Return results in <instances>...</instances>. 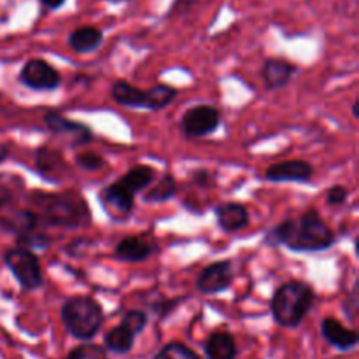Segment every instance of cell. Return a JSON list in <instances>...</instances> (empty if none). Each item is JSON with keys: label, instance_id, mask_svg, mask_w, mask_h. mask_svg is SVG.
Segmentation results:
<instances>
[{"label": "cell", "instance_id": "1", "mask_svg": "<svg viewBox=\"0 0 359 359\" xmlns=\"http://www.w3.org/2000/svg\"><path fill=\"white\" fill-rule=\"evenodd\" d=\"M337 235L316 209L290 217L266 231L263 244L270 248H287L293 252H321L332 248Z\"/></svg>", "mask_w": 359, "mask_h": 359}, {"label": "cell", "instance_id": "2", "mask_svg": "<svg viewBox=\"0 0 359 359\" xmlns=\"http://www.w3.org/2000/svg\"><path fill=\"white\" fill-rule=\"evenodd\" d=\"M28 202L34 205L39 223L76 230L91 223V214L81 193H32Z\"/></svg>", "mask_w": 359, "mask_h": 359}, {"label": "cell", "instance_id": "3", "mask_svg": "<svg viewBox=\"0 0 359 359\" xmlns=\"http://www.w3.org/2000/svg\"><path fill=\"white\" fill-rule=\"evenodd\" d=\"M314 302L316 293L311 284L293 279L277 287L270 300V312L273 321L283 328H298Z\"/></svg>", "mask_w": 359, "mask_h": 359}, {"label": "cell", "instance_id": "4", "mask_svg": "<svg viewBox=\"0 0 359 359\" xmlns=\"http://www.w3.org/2000/svg\"><path fill=\"white\" fill-rule=\"evenodd\" d=\"M60 318L70 337L88 342L104 325V309L91 297H70L63 302Z\"/></svg>", "mask_w": 359, "mask_h": 359}, {"label": "cell", "instance_id": "5", "mask_svg": "<svg viewBox=\"0 0 359 359\" xmlns=\"http://www.w3.org/2000/svg\"><path fill=\"white\" fill-rule=\"evenodd\" d=\"M4 263L23 291H35L42 286L41 262L35 252L16 245L4 252Z\"/></svg>", "mask_w": 359, "mask_h": 359}, {"label": "cell", "instance_id": "6", "mask_svg": "<svg viewBox=\"0 0 359 359\" xmlns=\"http://www.w3.org/2000/svg\"><path fill=\"white\" fill-rule=\"evenodd\" d=\"M181 132L188 139H202L210 135L221 126V111L214 105H195L189 107L181 118Z\"/></svg>", "mask_w": 359, "mask_h": 359}, {"label": "cell", "instance_id": "7", "mask_svg": "<svg viewBox=\"0 0 359 359\" xmlns=\"http://www.w3.org/2000/svg\"><path fill=\"white\" fill-rule=\"evenodd\" d=\"M18 81L30 90L53 91L62 84V76L51 63L42 58H34L21 67Z\"/></svg>", "mask_w": 359, "mask_h": 359}, {"label": "cell", "instance_id": "8", "mask_svg": "<svg viewBox=\"0 0 359 359\" xmlns=\"http://www.w3.org/2000/svg\"><path fill=\"white\" fill-rule=\"evenodd\" d=\"M44 125L53 135L69 137L70 146H84L93 140V130L81 121L65 118L58 111H48L44 114Z\"/></svg>", "mask_w": 359, "mask_h": 359}, {"label": "cell", "instance_id": "9", "mask_svg": "<svg viewBox=\"0 0 359 359\" xmlns=\"http://www.w3.org/2000/svg\"><path fill=\"white\" fill-rule=\"evenodd\" d=\"M233 277L235 272L230 259L210 263L200 272L198 279H196V290L207 297H214V294L230 290L231 284H233Z\"/></svg>", "mask_w": 359, "mask_h": 359}, {"label": "cell", "instance_id": "10", "mask_svg": "<svg viewBox=\"0 0 359 359\" xmlns=\"http://www.w3.org/2000/svg\"><path fill=\"white\" fill-rule=\"evenodd\" d=\"M98 200H100L104 210L112 219H123V217L130 216L133 205H135L132 193L126 188H123L119 182L102 188L100 193H98Z\"/></svg>", "mask_w": 359, "mask_h": 359}, {"label": "cell", "instance_id": "11", "mask_svg": "<svg viewBox=\"0 0 359 359\" xmlns=\"http://www.w3.org/2000/svg\"><path fill=\"white\" fill-rule=\"evenodd\" d=\"M314 168L305 160H286L266 168L265 177L272 182H311Z\"/></svg>", "mask_w": 359, "mask_h": 359}, {"label": "cell", "instance_id": "12", "mask_svg": "<svg viewBox=\"0 0 359 359\" xmlns=\"http://www.w3.org/2000/svg\"><path fill=\"white\" fill-rule=\"evenodd\" d=\"M158 245L151 238L140 235H130L121 238L114 248V258L123 263H140L156 252Z\"/></svg>", "mask_w": 359, "mask_h": 359}, {"label": "cell", "instance_id": "13", "mask_svg": "<svg viewBox=\"0 0 359 359\" xmlns=\"http://www.w3.org/2000/svg\"><path fill=\"white\" fill-rule=\"evenodd\" d=\"M39 224L41 223H39L37 214L30 209H18L11 205L0 212V228L16 237L35 231Z\"/></svg>", "mask_w": 359, "mask_h": 359}, {"label": "cell", "instance_id": "14", "mask_svg": "<svg viewBox=\"0 0 359 359\" xmlns=\"http://www.w3.org/2000/svg\"><path fill=\"white\" fill-rule=\"evenodd\" d=\"M321 335L330 346H333L335 349L347 353V351H353L354 347L359 344V335L356 330L347 328L344 326L339 319L335 318H325L321 321Z\"/></svg>", "mask_w": 359, "mask_h": 359}, {"label": "cell", "instance_id": "15", "mask_svg": "<svg viewBox=\"0 0 359 359\" xmlns=\"http://www.w3.org/2000/svg\"><path fill=\"white\" fill-rule=\"evenodd\" d=\"M216 214L217 226L224 231V233H237V231L244 230L249 224V210L244 203L238 202H223L214 209Z\"/></svg>", "mask_w": 359, "mask_h": 359}, {"label": "cell", "instance_id": "16", "mask_svg": "<svg viewBox=\"0 0 359 359\" xmlns=\"http://www.w3.org/2000/svg\"><path fill=\"white\" fill-rule=\"evenodd\" d=\"M35 172L48 182H62L67 172V161L58 151L42 146L35 151Z\"/></svg>", "mask_w": 359, "mask_h": 359}, {"label": "cell", "instance_id": "17", "mask_svg": "<svg viewBox=\"0 0 359 359\" xmlns=\"http://www.w3.org/2000/svg\"><path fill=\"white\" fill-rule=\"evenodd\" d=\"M297 74V65L284 58H269L262 65L263 83L269 90H279L290 84Z\"/></svg>", "mask_w": 359, "mask_h": 359}, {"label": "cell", "instance_id": "18", "mask_svg": "<svg viewBox=\"0 0 359 359\" xmlns=\"http://www.w3.org/2000/svg\"><path fill=\"white\" fill-rule=\"evenodd\" d=\"M67 42H69L70 49H74L79 55H88V53H93L100 48L102 42H104V32L93 25H84V27L70 32Z\"/></svg>", "mask_w": 359, "mask_h": 359}, {"label": "cell", "instance_id": "19", "mask_svg": "<svg viewBox=\"0 0 359 359\" xmlns=\"http://www.w3.org/2000/svg\"><path fill=\"white\" fill-rule=\"evenodd\" d=\"M207 359H237L238 349L233 335L228 332H214L203 344Z\"/></svg>", "mask_w": 359, "mask_h": 359}, {"label": "cell", "instance_id": "20", "mask_svg": "<svg viewBox=\"0 0 359 359\" xmlns=\"http://www.w3.org/2000/svg\"><path fill=\"white\" fill-rule=\"evenodd\" d=\"M154 179H156V170H154L153 167H147V165H135V167L130 168L118 182L123 188L128 189L132 195H135V193L146 191V189L153 184Z\"/></svg>", "mask_w": 359, "mask_h": 359}, {"label": "cell", "instance_id": "21", "mask_svg": "<svg viewBox=\"0 0 359 359\" xmlns=\"http://www.w3.org/2000/svg\"><path fill=\"white\" fill-rule=\"evenodd\" d=\"M177 88L168 86V84H156V86L149 88V90H144L142 109L153 112L163 111L177 98Z\"/></svg>", "mask_w": 359, "mask_h": 359}, {"label": "cell", "instance_id": "22", "mask_svg": "<svg viewBox=\"0 0 359 359\" xmlns=\"http://www.w3.org/2000/svg\"><path fill=\"white\" fill-rule=\"evenodd\" d=\"M111 97L112 100H114L118 105H121V107L142 109L144 90L133 86V84H130L128 81L125 79H119L112 84Z\"/></svg>", "mask_w": 359, "mask_h": 359}, {"label": "cell", "instance_id": "23", "mask_svg": "<svg viewBox=\"0 0 359 359\" xmlns=\"http://www.w3.org/2000/svg\"><path fill=\"white\" fill-rule=\"evenodd\" d=\"M133 344H135V337L121 325L114 326L104 335V347L109 353L128 354L133 349Z\"/></svg>", "mask_w": 359, "mask_h": 359}, {"label": "cell", "instance_id": "24", "mask_svg": "<svg viewBox=\"0 0 359 359\" xmlns=\"http://www.w3.org/2000/svg\"><path fill=\"white\" fill-rule=\"evenodd\" d=\"M175 191H177V182L170 174H165L160 181L151 184L149 188L144 191V202L146 203H163L167 200L174 198Z\"/></svg>", "mask_w": 359, "mask_h": 359}, {"label": "cell", "instance_id": "25", "mask_svg": "<svg viewBox=\"0 0 359 359\" xmlns=\"http://www.w3.org/2000/svg\"><path fill=\"white\" fill-rule=\"evenodd\" d=\"M25 189V181L20 175L7 174L2 172L0 174V212L7 207H11L14 203V200L18 198V195H21Z\"/></svg>", "mask_w": 359, "mask_h": 359}, {"label": "cell", "instance_id": "26", "mask_svg": "<svg viewBox=\"0 0 359 359\" xmlns=\"http://www.w3.org/2000/svg\"><path fill=\"white\" fill-rule=\"evenodd\" d=\"M153 359H202L191 347L182 342H168L154 354Z\"/></svg>", "mask_w": 359, "mask_h": 359}, {"label": "cell", "instance_id": "27", "mask_svg": "<svg viewBox=\"0 0 359 359\" xmlns=\"http://www.w3.org/2000/svg\"><path fill=\"white\" fill-rule=\"evenodd\" d=\"M65 359H109V354L104 346L84 342L74 347V349H70V353L67 354Z\"/></svg>", "mask_w": 359, "mask_h": 359}, {"label": "cell", "instance_id": "28", "mask_svg": "<svg viewBox=\"0 0 359 359\" xmlns=\"http://www.w3.org/2000/svg\"><path fill=\"white\" fill-rule=\"evenodd\" d=\"M121 326H125L133 337H137L139 333H142L147 326V314L140 309H132V311L123 312L121 318Z\"/></svg>", "mask_w": 359, "mask_h": 359}, {"label": "cell", "instance_id": "29", "mask_svg": "<svg viewBox=\"0 0 359 359\" xmlns=\"http://www.w3.org/2000/svg\"><path fill=\"white\" fill-rule=\"evenodd\" d=\"M16 244L20 245V248H25L28 249V251H42V249H48L49 245H51V237L46 233H42V231H30V233L27 235H20V237H16Z\"/></svg>", "mask_w": 359, "mask_h": 359}, {"label": "cell", "instance_id": "30", "mask_svg": "<svg viewBox=\"0 0 359 359\" xmlns=\"http://www.w3.org/2000/svg\"><path fill=\"white\" fill-rule=\"evenodd\" d=\"M76 165L86 172H95V170H100V168L105 167V160H104V156H100L98 153L86 151V153L76 154Z\"/></svg>", "mask_w": 359, "mask_h": 359}, {"label": "cell", "instance_id": "31", "mask_svg": "<svg viewBox=\"0 0 359 359\" xmlns=\"http://www.w3.org/2000/svg\"><path fill=\"white\" fill-rule=\"evenodd\" d=\"M359 283L353 284V290L347 293L346 297V302H344V314L347 316V319L349 321H354L356 319V314H358V309H359Z\"/></svg>", "mask_w": 359, "mask_h": 359}, {"label": "cell", "instance_id": "32", "mask_svg": "<svg viewBox=\"0 0 359 359\" xmlns=\"http://www.w3.org/2000/svg\"><path fill=\"white\" fill-rule=\"evenodd\" d=\"M347 198H349V189L344 188V186L340 184L332 186V188L326 191V202H328V205L332 207L344 205V203L347 202Z\"/></svg>", "mask_w": 359, "mask_h": 359}, {"label": "cell", "instance_id": "33", "mask_svg": "<svg viewBox=\"0 0 359 359\" xmlns=\"http://www.w3.org/2000/svg\"><path fill=\"white\" fill-rule=\"evenodd\" d=\"M184 300H186V297H182V298H170V300H167V298H165V300H160V302H156V304L151 305V309H153V311L156 312L158 318L165 319L168 314H170L172 311H174L175 307H177L179 304H181V302H184Z\"/></svg>", "mask_w": 359, "mask_h": 359}, {"label": "cell", "instance_id": "34", "mask_svg": "<svg viewBox=\"0 0 359 359\" xmlns=\"http://www.w3.org/2000/svg\"><path fill=\"white\" fill-rule=\"evenodd\" d=\"M191 181L195 182L196 186H200V188H212V186H216L212 174H210V172H207V170H203V168L193 172Z\"/></svg>", "mask_w": 359, "mask_h": 359}, {"label": "cell", "instance_id": "35", "mask_svg": "<svg viewBox=\"0 0 359 359\" xmlns=\"http://www.w3.org/2000/svg\"><path fill=\"white\" fill-rule=\"evenodd\" d=\"M39 2H41L42 6L46 7V9H49V11H58V9H62L63 4H65L67 0H39Z\"/></svg>", "mask_w": 359, "mask_h": 359}, {"label": "cell", "instance_id": "36", "mask_svg": "<svg viewBox=\"0 0 359 359\" xmlns=\"http://www.w3.org/2000/svg\"><path fill=\"white\" fill-rule=\"evenodd\" d=\"M9 156H11V144L2 142L0 144V165H2Z\"/></svg>", "mask_w": 359, "mask_h": 359}, {"label": "cell", "instance_id": "37", "mask_svg": "<svg viewBox=\"0 0 359 359\" xmlns=\"http://www.w3.org/2000/svg\"><path fill=\"white\" fill-rule=\"evenodd\" d=\"M353 116L354 118H359V98H356L353 104Z\"/></svg>", "mask_w": 359, "mask_h": 359}]
</instances>
